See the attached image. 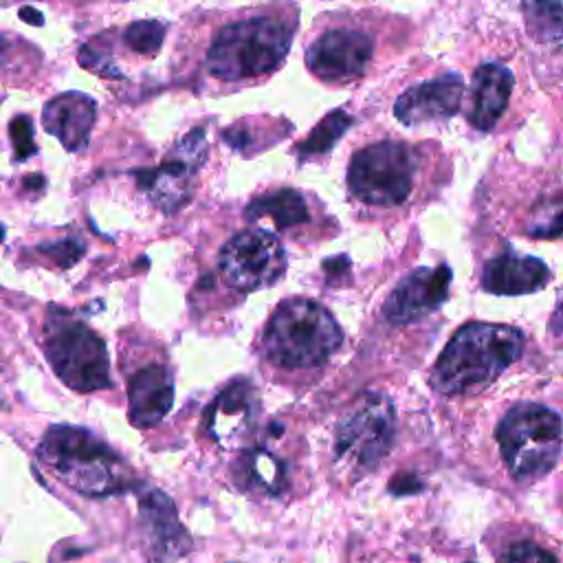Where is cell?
Listing matches in <instances>:
<instances>
[{
	"label": "cell",
	"mask_w": 563,
	"mask_h": 563,
	"mask_svg": "<svg viewBox=\"0 0 563 563\" xmlns=\"http://www.w3.org/2000/svg\"><path fill=\"white\" fill-rule=\"evenodd\" d=\"M523 352V334L504 323L473 321L462 325L431 372V385L455 396L490 385Z\"/></svg>",
	"instance_id": "6da1fadb"
},
{
	"label": "cell",
	"mask_w": 563,
	"mask_h": 563,
	"mask_svg": "<svg viewBox=\"0 0 563 563\" xmlns=\"http://www.w3.org/2000/svg\"><path fill=\"white\" fill-rule=\"evenodd\" d=\"M40 460L73 490L88 497H106L130 486L123 457L90 431L55 424L37 446Z\"/></svg>",
	"instance_id": "7a4b0ae2"
},
{
	"label": "cell",
	"mask_w": 563,
	"mask_h": 563,
	"mask_svg": "<svg viewBox=\"0 0 563 563\" xmlns=\"http://www.w3.org/2000/svg\"><path fill=\"white\" fill-rule=\"evenodd\" d=\"M343 343L334 317L317 301L286 299L268 319L262 336L266 358L286 369L323 365Z\"/></svg>",
	"instance_id": "3957f363"
},
{
	"label": "cell",
	"mask_w": 563,
	"mask_h": 563,
	"mask_svg": "<svg viewBox=\"0 0 563 563\" xmlns=\"http://www.w3.org/2000/svg\"><path fill=\"white\" fill-rule=\"evenodd\" d=\"M292 26L275 18H251L224 26L207 51V68L222 81L273 73L288 55Z\"/></svg>",
	"instance_id": "277c9868"
},
{
	"label": "cell",
	"mask_w": 563,
	"mask_h": 563,
	"mask_svg": "<svg viewBox=\"0 0 563 563\" xmlns=\"http://www.w3.org/2000/svg\"><path fill=\"white\" fill-rule=\"evenodd\" d=\"M497 442L506 468L519 482L548 475L561 455V418L534 402H519L497 427Z\"/></svg>",
	"instance_id": "5b68a950"
},
{
	"label": "cell",
	"mask_w": 563,
	"mask_h": 563,
	"mask_svg": "<svg viewBox=\"0 0 563 563\" xmlns=\"http://www.w3.org/2000/svg\"><path fill=\"white\" fill-rule=\"evenodd\" d=\"M44 354L57 378L77 391L110 387L106 343L79 319L53 310L44 325Z\"/></svg>",
	"instance_id": "8992f818"
},
{
	"label": "cell",
	"mask_w": 563,
	"mask_h": 563,
	"mask_svg": "<svg viewBox=\"0 0 563 563\" xmlns=\"http://www.w3.org/2000/svg\"><path fill=\"white\" fill-rule=\"evenodd\" d=\"M396 438V411L387 396L365 394L334 429V457L352 473L380 464Z\"/></svg>",
	"instance_id": "52a82bcc"
},
{
	"label": "cell",
	"mask_w": 563,
	"mask_h": 563,
	"mask_svg": "<svg viewBox=\"0 0 563 563\" xmlns=\"http://www.w3.org/2000/svg\"><path fill=\"white\" fill-rule=\"evenodd\" d=\"M416 156L398 141H378L356 152L347 167V187L365 205L398 207L413 187Z\"/></svg>",
	"instance_id": "ba28073f"
},
{
	"label": "cell",
	"mask_w": 563,
	"mask_h": 563,
	"mask_svg": "<svg viewBox=\"0 0 563 563\" xmlns=\"http://www.w3.org/2000/svg\"><path fill=\"white\" fill-rule=\"evenodd\" d=\"M284 271L286 253L279 240L262 229L235 233L220 251V273L224 282L240 292L273 286Z\"/></svg>",
	"instance_id": "9c48e42d"
},
{
	"label": "cell",
	"mask_w": 563,
	"mask_h": 563,
	"mask_svg": "<svg viewBox=\"0 0 563 563\" xmlns=\"http://www.w3.org/2000/svg\"><path fill=\"white\" fill-rule=\"evenodd\" d=\"M205 152V132L194 130L178 143L174 154H169L163 165L139 172V183L147 189L156 207L169 213L189 200V180L202 165Z\"/></svg>",
	"instance_id": "30bf717a"
},
{
	"label": "cell",
	"mask_w": 563,
	"mask_h": 563,
	"mask_svg": "<svg viewBox=\"0 0 563 563\" xmlns=\"http://www.w3.org/2000/svg\"><path fill=\"white\" fill-rule=\"evenodd\" d=\"M374 42L363 31L334 29L314 40L306 51V64L323 81H347L363 75Z\"/></svg>",
	"instance_id": "8fae6325"
},
{
	"label": "cell",
	"mask_w": 563,
	"mask_h": 563,
	"mask_svg": "<svg viewBox=\"0 0 563 563\" xmlns=\"http://www.w3.org/2000/svg\"><path fill=\"white\" fill-rule=\"evenodd\" d=\"M451 268L440 264L433 268H416L391 290L385 301V317L391 323H411L418 321L433 310H438L449 297L451 286Z\"/></svg>",
	"instance_id": "7c38bea8"
},
{
	"label": "cell",
	"mask_w": 563,
	"mask_h": 563,
	"mask_svg": "<svg viewBox=\"0 0 563 563\" xmlns=\"http://www.w3.org/2000/svg\"><path fill=\"white\" fill-rule=\"evenodd\" d=\"M257 416L260 398L255 387L246 378H235L213 398L205 424L220 446L233 449L255 429Z\"/></svg>",
	"instance_id": "4fadbf2b"
},
{
	"label": "cell",
	"mask_w": 563,
	"mask_h": 563,
	"mask_svg": "<svg viewBox=\"0 0 563 563\" xmlns=\"http://www.w3.org/2000/svg\"><path fill=\"white\" fill-rule=\"evenodd\" d=\"M462 95V77L455 73H446L442 77L416 84L405 90L394 103V114L405 125L449 119L460 110Z\"/></svg>",
	"instance_id": "5bb4252c"
},
{
	"label": "cell",
	"mask_w": 563,
	"mask_h": 563,
	"mask_svg": "<svg viewBox=\"0 0 563 563\" xmlns=\"http://www.w3.org/2000/svg\"><path fill=\"white\" fill-rule=\"evenodd\" d=\"M95 119L97 103L84 92H62L53 97L42 110L46 132L59 139L68 152H79L86 147Z\"/></svg>",
	"instance_id": "9a60e30c"
},
{
	"label": "cell",
	"mask_w": 563,
	"mask_h": 563,
	"mask_svg": "<svg viewBox=\"0 0 563 563\" xmlns=\"http://www.w3.org/2000/svg\"><path fill=\"white\" fill-rule=\"evenodd\" d=\"M174 402V380L163 365L139 369L128 383V416L134 427H154Z\"/></svg>",
	"instance_id": "2e32d148"
},
{
	"label": "cell",
	"mask_w": 563,
	"mask_h": 563,
	"mask_svg": "<svg viewBox=\"0 0 563 563\" xmlns=\"http://www.w3.org/2000/svg\"><path fill=\"white\" fill-rule=\"evenodd\" d=\"M141 521L150 537L154 559H178L189 550V537L178 523L172 499L161 490H150L141 499Z\"/></svg>",
	"instance_id": "e0dca14e"
},
{
	"label": "cell",
	"mask_w": 563,
	"mask_h": 563,
	"mask_svg": "<svg viewBox=\"0 0 563 563\" xmlns=\"http://www.w3.org/2000/svg\"><path fill=\"white\" fill-rule=\"evenodd\" d=\"M552 273L539 257L501 253L482 271V286L495 295H528L541 290Z\"/></svg>",
	"instance_id": "ac0fdd59"
},
{
	"label": "cell",
	"mask_w": 563,
	"mask_h": 563,
	"mask_svg": "<svg viewBox=\"0 0 563 563\" xmlns=\"http://www.w3.org/2000/svg\"><path fill=\"white\" fill-rule=\"evenodd\" d=\"M512 73L495 62L482 64L473 73V97L468 121L477 130H490L508 108L512 92Z\"/></svg>",
	"instance_id": "d6986e66"
},
{
	"label": "cell",
	"mask_w": 563,
	"mask_h": 563,
	"mask_svg": "<svg viewBox=\"0 0 563 563\" xmlns=\"http://www.w3.org/2000/svg\"><path fill=\"white\" fill-rule=\"evenodd\" d=\"M238 475L242 477L244 488L260 490L264 495H279L288 484L284 462L268 449L246 451L238 464Z\"/></svg>",
	"instance_id": "ffe728a7"
},
{
	"label": "cell",
	"mask_w": 563,
	"mask_h": 563,
	"mask_svg": "<svg viewBox=\"0 0 563 563\" xmlns=\"http://www.w3.org/2000/svg\"><path fill=\"white\" fill-rule=\"evenodd\" d=\"M264 216L271 218L277 229H290L308 220V207L299 191L279 189V191H271L266 196L255 198L246 207V218L257 220Z\"/></svg>",
	"instance_id": "44dd1931"
},
{
	"label": "cell",
	"mask_w": 563,
	"mask_h": 563,
	"mask_svg": "<svg viewBox=\"0 0 563 563\" xmlns=\"http://www.w3.org/2000/svg\"><path fill=\"white\" fill-rule=\"evenodd\" d=\"M523 15L530 33L545 42H561V0H523Z\"/></svg>",
	"instance_id": "7402d4cb"
},
{
	"label": "cell",
	"mask_w": 563,
	"mask_h": 563,
	"mask_svg": "<svg viewBox=\"0 0 563 563\" xmlns=\"http://www.w3.org/2000/svg\"><path fill=\"white\" fill-rule=\"evenodd\" d=\"M352 125V117L343 110H334L328 117L321 119V123L308 134V139L301 143V154H325Z\"/></svg>",
	"instance_id": "603a6c76"
},
{
	"label": "cell",
	"mask_w": 563,
	"mask_h": 563,
	"mask_svg": "<svg viewBox=\"0 0 563 563\" xmlns=\"http://www.w3.org/2000/svg\"><path fill=\"white\" fill-rule=\"evenodd\" d=\"M165 37V24L158 20H141V22H132L125 33L123 40L125 44L143 55H154Z\"/></svg>",
	"instance_id": "cb8c5ba5"
},
{
	"label": "cell",
	"mask_w": 563,
	"mask_h": 563,
	"mask_svg": "<svg viewBox=\"0 0 563 563\" xmlns=\"http://www.w3.org/2000/svg\"><path fill=\"white\" fill-rule=\"evenodd\" d=\"M9 134L13 139V152L15 161H26L35 154V141H33V123L26 114H18L9 123Z\"/></svg>",
	"instance_id": "d4e9b609"
},
{
	"label": "cell",
	"mask_w": 563,
	"mask_h": 563,
	"mask_svg": "<svg viewBox=\"0 0 563 563\" xmlns=\"http://www.w3.org/2000/svg\"><path fill=\"white\" fill-rule=\"evenodd\" d=\"M79 62H81V66H86V68H90V70H95V73H99V75H106V77L119 75L117 68L112 66V59H110L106 46L97 44V40L88 42V44L79 51Z\"/></svg>",
	"instance_id": "484cf974"
},
{
	"label": "cell",
	"mask_w": 563,
	"mask_h": 563,
	"mask_svg": "<svg viewBox=\"0 0 563 563\" xmlns=\"http://www.w3.org/2000/svg\"><path fill=\"white\" fill-rule=\"evenodd\" d=\"M42 253H46L59 266H73L84 255V244L77 240H62L53 244H42Z\"/></svg>",
	"instance_id": "4316f807"
},
{
	"label": "cell",
	"mask_w": 563,
	"mask_h": 563,
	"mask_svg": "<svg viewBox=\"0 0 563 563\" xmlns=\"http://www.w3.org/2000/svg\"><path fill=\"white\" fill-rule=\"evenodd\" d=\"M501 561H556V556L534 543H517L501 554Z\"/></svg>",
	"instance_id": "83f0119b"
},
{
	"label": "cell",
	"mask_w": 563,
	"mask_h": 563,
	"mask_svg": "<svg viewBox=\"0 0 563 563\" xmlns=\"http://www.w3.org/2000/svg\"><path fill=\"white\" fill-rule=\"evenodd\" d=\"M20 18L26 20V22H31V24H35V26H40V24L44 22V18H42L33 7H22V9H20Z\"/></svg>",
	"instance_id": "f1b7e54d"
},
{
	"label": "cell",
	"mask_w": 563,
	"mask_h": 563,
	"mask_svg": "<svg viewBox=\"0 0 563 563\" xmlns=\"http://www.w3.org/2000/svg\"><path fill=\"white\" fill-rule=\"evenodd\" d=\"M26 187H42L44 185V178L40 174H31L26 180H24Z\"/></svg>",
	"instance_id": "f546056e"
},
{
	"label": "cell",
	"mask_w": 563,
	"mask_h": 563,
	"mask_svg": "<svg viewBox=\"0 0 563 563\" xmlns=\"http://www.w3.org/2000/svg\"><path fill=\"white\" fill-rule=\"evenodd\" d=\"M2 238H4V229H2V224H0V242H2Z\"/></svg>",
	"instance_id": "4dcf8cb0"
}]
</instances>
